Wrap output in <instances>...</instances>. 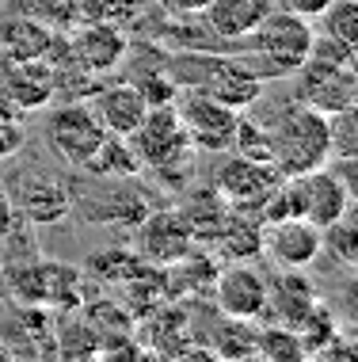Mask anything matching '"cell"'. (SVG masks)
Instances as JSON below:
<instances>
[{
    "label": "cell",
    "instance_id": "13",
    "mask_svg": "<svg viewBox=\"0 0 358 362\" xmlns=\"http://www.w3.org/2000/svg\"><path fill=\"white\" fill-rule=\"evenodd\" d=\"M8 199H12L16 214H23V221H31V225H54L73 210L69 187H61V183L46 172L16 175V183L8 187Z\"/></svg>",
    "mask_w": 358,
    "mask_h": 362
},
{
    "label": "cell",
    "instance_id": "32",
    "mask_svg": "<svg viewBox=\"0 0 358 362\" xmlns=\"http://www.w3.org/2000/svg\"><path fill=\"white\" fill-rule=\"evenodd\" d=\"M275 8H282V12H294V16H305V19H316L324 12L332 0H270Z\"/></svg>",
    "mask_w": 358,
    "mask_h": 362
},
{
    "label": "cell",
    "instance_id": "18",
    "mask_svg": "<svg viewBox=\"0 0 358 362\" xmlns=\"http://www.w3.org/2000/svg\"><path fill=\"white\" fill-rule=\"evenodd\" d=\"M92 111H95V119L103 122V130H107V134L130 138V134L138 130V122L145 119V111H149V107H145L141 92L130 81H114V84H107V88H100V92H95Z\"/></svg>",
    "mask_w": 358,
    "mask_h": 362
},
{
    "label": "cell",
    "instance_id": "7",
    "mask_svg": "<svg viewBox=\"0 0 358 362\" xmlns=\"http://www.w3.org/2000/svg\"><path fill=\"white\" fill-rule=\"evenodd\" d=\"M294 73H297V103L313 107L321 115L354 111V100H358L354 65H332V62L305 57Z\"/></svg>",
    "mask_w": 358,
    "mask_h": 362
},
{
    "label": "cell",
    "instance_id": "24",
    "mask_svg": "<svg viewBox=\"0 0 358 362\" xmlns=\"http://www.w3.org/2000/svg\"><path fill=\"white\" fill-rule=\"evenodd\" d=\"M76 23H114L126 27L141 12V0H69Z\"/></svg>",
    "mask_w": 358,
    "mask_h": 362
},
{
    "label": "cell",
    "instance_id": "17",
    "mask_svg": "<svg viewBox=\"0 0 358 362\" xmlns=\"http://www.w3.org/2000/svg\"><path fill=\"white\" fill-rule=\"evenodd\" d=\"M0 54L12 62H54L57 35L35 16H12L0 23Z\"/></svg>",
    "mask_w": 358,
    "mask_h": 362
},
{
    "label": "cell",
    "instance_id": "5",
    "mask_svg": "<svg viewBox=\"0 0 358 362\" xmlns=\"http://www.w3.org/2000/svg\"><path fill=\"white\" fill-rule=\"evenodd\" d=\"M282 191H286V210L294 218H305L309 225H316V229H328L343 214H351V183L332 164L290 175L282 183Z\"/></svg>",
    "mask_w": 358,
    "mask_h": 362
},
{
    "label": "cell",
    "instance_id": "27",
    "mask_svg": "<svg viewBox=\"0 0 358 362\" xmlns=\"http://www.w3.org/2000/svg\"><path fill=\"white\" fill-rule=\"evenodd\" d=\"M316 19L324 23V35L340 38V42L358 50V0H332Z\"/></svg>",
    "mask_w": 358,
    "mask_h": 362
},
{
    "label": "cell",
    "instance_id": "28",
    "mask_svg": "<svg viewBox=\"0 0 358 362\" xmlns=\"http://www.w3.org/2000/svg\"><path fill=\"white\" fill-rule=\"evenodd\" d=\"M321 244H328V252H332L343 267H354L358 263V233H354L351 214H343L340 221H332L328 229H321Z\"/></svg>",
    "mask_w": 358,
    "mask_h": 362
},
{
    "label": "cell",
    "instance_id": "8",
    "mask_svg": "<svg viewBox=\"0 0 358 362\" xmlns=\"http://www.w3.org/2000/svg\"><path fill=\"white\" fill-rule=\"evenodd\" d=\"M61 54L69 57L80 73L103 76L114 73L130 54V38L114 23H73L69 38H61Z\"/></svg>",
    "mask_w": 358,
    "mask_h": 362
},
{
    "label": "cell",
    "instance_id": "19",
    "mask_svg": "<svg viewBox=\"0 0 358 362\" xmlns=\"http://www.w3.org/2000/svg\"><path fill=\"white\" fill-rule=\"evenodd\" d=\"M221 252L225 263H248L263 256V221L248 210H233L229 206V218L221 221L217 237L210 240Z\"/></svg>",
    "mask_w": 358,
    "mask_h": 362
},
{
    "label": "cell",
    "instance_id": "15",
    "mask_svg": "<svg viewBox=\"0 0 358 362\" xmlns=\"http://www.w3.org/2000/svg\"><path fill=\"white\" fill-rule=\"evenodd\" d=\"M191 248H195V240H191L187 225L179 221L176 210H149L138 221V244H133V252H138L141 263L168 267L179 256H187Z\"/></svg>",
    "mask_w": 358,
    "mask_h": 362
},
{
    "label": "cell",
    "instance_id": "9",
    "mask_svg": "<svg viewBox=\"0 0 358 362\" xmlns=\"http://www.w3.org/2000/svg\"><path fill=\"white\" fill-rule=\"evenodd\" d=\"M107 138V130H103V122L95 119L92 103H61L50 111V119H46V141H50V149L61 156V160L76 164V168H84L88 164V156L100 149V141Z\"/></svg>",
    "mask_w": 358,
    "mask_h": 362
},
{
    "label": "cell",
    "instance_id": "2",
    "mask_svg": "<svg viewBox=\"0 0 358 362\" xmlns=\"http://www.w3.org/2000/svg\"><path fill=\"white\" fill-rule=\"evenodd\" d=\"M172 81L179 88H195V92H206L214 100L244 111L263 95V76L251 69L240 57H225L217 50H187L179 57H172Z\"/></svg>",
    "mask_w": 358,
    "mask_h": 362
},
{
    "label": "cell",
    "instance_id": "34",
    "mask_svg": "<svg viewBox=\"0 0 358 362\" xmlns=\"http://www.w3.org/2000/svg\"><path fill=\"white\" fill-rule=\"evenodd\" d=\"M19 221V214H16V206H12V199H8V191L0 187V237H4L8 229Z\"/></svg>",
    "mask_w": 358,
    "mask_h": 362
},
{
    "label": "cell",
    "instance_id": "20",
    "mask_svg": "<svg viewBox=\"0 0 358 362\" xmlns=\"http://www.w3.org/2000/svg\"><path fill=\"white\" fill-rule=\"evenodd\" d=\"M270 8H275L270 0H210V4L202 8V23H206L217 38L237 42V38H244Z\"/></svg>",
    "mask_w": 358,
    "mask_h": 362
},
{
    "label": "cell",
    "instance_id": "33",
    "mask_svg": "<svg viewBox=\"0 0 358 362\" xmlns=\"http://www.w3.org/2000/svg\"><path fill=\"white\" fill-rule=\"evenodd\" d=\"M168 16H179V19H198L202 8L210 4V0H157Z\"/></svg>",
    "mask_w": 358,
    "mask_h": 362
},
{
    "label": "cell",
    "instance_id": "10",
    "mask_svg": "<svg viewBox=\"0 0 358 362\" xmlns=\"http://www.w3.org/2000/svg\"><path fill=\"white\" fill-rule=\"evenodd\" d=\"M214 187L221 191V199L233 210H248L259 218V206L267 202V194H275L282 187V175L270 168L267 160H251V156L233 153L229 160H221Z\"/></svg>",
    "mask_w": 358,
    "mask_h": 362
},
{
    "label": "cell",
    "instance_id": "4",
    "mask_svg": "<svg viewBox=\"0 0 358 362\" xmlns=\"http://www.w3.org/2000/svg\"><path fill=\"white\" fill-rule=\"evenodd\" d=\"M138 153L141 168L157 172L160 183L168 187H187V175H191V141L187 130L179 122L176 103H164V107H149L145 119L138 122V130L126 138Z\"/></svg>",
    "mask_w": 358,
    "mask_h": 362
},
{
    "label": "cell",
    "instance_id": "3",
    "mask_svg": "<svg viewBox=\"0 0 358 362\" xmlns=\"http://www.w3.org/2000/svg\"><path fill=\"white\" fill-rule=\"evenodd\" d=\"M309 42H313V27L305 16L270 8L244 38H237L233 50L256 57L251 69L259 76H290L309 57Z\"/></svg>",
    "mask_w": 358,
    "mask_h": 362
},
{
    "label": "cell",
    "instance_id": "6",
    "mask_svg": "<svg viewBox=\"0 0 358 362\" xmlns=\"http://www.w3.org/2000/svg\"><path fill=\"white\" fill-rule=\"evenodd\" d=\"M176 111L179 122L187 130L191 149L202 153H233V138H237V122L240 111L229 103L214 100L206 92H195V88H183L176 95Z\"/></svg>",
    "mask_w": 358,
    "mask_h": 362
},
{
    "label": "cell",
    "instance_id": "25",
    "mask_svg": "<svg viewBox=\"0 0 358 362\" xmlns=\"http://www.w3.org/2000/svg\"><path fill=\"white\" fill-rule=\"evenodd\" d=\"M294 332H297V339H302V347H305V358H309V355L316 358L328 344H332V339H340V336H343L340 325H335V317H332V309L321 305V301H316V305L309 309V317H305Z\"/></svg>",
    "mask_w": 358,
    "mask_h": 362
},
{
    "label": "cell",
    "instance_id": "14",
    "mask_svg": "<svg viewBox=\"0 0 358 362\" xmlns=\"http://www.w3.org/2000/svg\"><path fill=\"white\" fill-rule=\"evenodd\" d=\"M57 92V76L46 62H12L0 54V103L12 111H35L46 107Z\"/></svg>",
    "mask_w": 358,
    "mask_h": 362
},
{
    "label": "cell",
    "instance_id": "16",
    "mask_svg": "<svg viewBox=\"0 0 358 362\" xmlns=\"http://www.w3.org/2000/svg\"><path fill=\"white\" fill-rule=\"evenodd\" d=\"M321 301L313 279L305 271H286L278 267V275L267 279V305H263V317L270 325H282V328H297L302 320L309 317V309Z\"/></svg>",
    "mask_w": 358,
    "mask_h": 362
},
{
    "label": "cell",
    "instance_id": "11",
    "mask_svg": "<svg viewBox=\"0 0 358 362\" xmlns=\"http://www.w3.org/2000/svg\"><path fill=\"white\" fill-rule=\"evenodd\" d=\"M214 301L225 317H240V320H263V305H267V275L256 263H229L217 267L214 279Z\"/></svg>",
    "mask_w": 358,
    "mask_h": 362
},
{
    "label": "cell",
    "instance_id": "31",
    "mask_svg": "<svg viewBox=\"0 0 358 362\" xmlns=\"http://www.w3.org/2000/svg\"><path fill=\"white\" fill-rule=\"evenodd\" d=\"M309 57H316V62H332V65H354V46H347V42H340V38H332V35H313Z\"/></svg>",
    "mask_w": 358,
    "mask_h": 362
},
{
    "label": "cell",
    "instance_id": "22",
    "mask_svg": "<svg viewBox=\"0 0 358 362\" xmlns=\"http://www.w3.org/2000/svg\"><path fill=\"white\" fill-rule=\"evenodd\" d=\"M84 172L100 175V180H133V175H141V160H138V153H133V145L126 138L107 134V138L100 141V149L88 156Z\"/></svg>",
    "mask_w": 358,
    "mask_h": 362
},
{
    "label": "cell",
    "instance_id": "30",
    "mask_svg": "<svg viewBox=\"0 0 358 362\" xmlns=\"http://www.w3.org/2000/svg\"><path fill=\"white\" fill-rule=\"evenodd\" d=\"M138 267H141V259H138V252H130V248L100 252V256L88 259V271H95V275H103V279H119V282H126Z\"/></svg>",
    "mask_w": 358,
    "mask_h": 362
},
{
    "label": "cell",
    "instance_id": "12",
    "mask_svg": "<svg viewBox=\"0 0 358 362\" xmlns=\"http://www.w3.org/2000/svg\"><path fill=\"white\" fill-rule=\"evenodd\" d=\"M321 229L309 225L305 218H275L263 225V252L275 267H286V271H305L309 263L321 256Z\"/></svg>",
    "mask_w": 358,
    "mask_h": 362
},
{
    "label": "cell",
    "instance_id": "26",
    "mask_svg": "<svg viewBox=\"0 0 358 362\" xmlns=\"http://www.w3.org/2000/svg\"><path fill=\"white\" fill-rule=\"evenodd\" d=\"M256 355H263L270 362H297V358H305V347L294 328H282V325H270L267 320L256 332Z\"/></svg>",
    "mask_w": 358,
    "mask_h": 362
},
{
    "label": "cell",
    "instance_id": "1",
    "mask_svg": "<svg viewBox=\"0 0 358 362\" xmlns=\"http://www.w3.org/2000/svg\"><path fill=\"white\" fill-rule=\"evenodd\" d=\"M267 164L282 180L332 164V126H328V115L313 111L305 103L282 107L267 126Z\"/></svg>",
    "mask_w": 358,
    "mask_h": 362
},
{
    "label": "cell",
    "instance_id": "21",
    "mask_svg": "<svg viewBox=\"0 0 358 362\" xmlns=\"http://www.w3.org/2000/svg\"><path fill=\"white\" fill-rule=\"evenodd\" d=\"M176 214H179V221L187 225L191 240H214L221 221L229 218V202L221 199L217 187H198L179 202Z\"/></svg>",
    "mask_w": 358,
    "mask_h": 362
},
{
    "label": "cell",
    "instance_id": "29",
    "mask_svg": "<svg viewBox=\"0 0 358 362\" xmlns=\"http://www.w3.org/2000/svg\"><path fill=\"white\" fill-rule=\"evenodd\" d=\"M130 84L141 92L145 107H164V103H176V95H179V84L172 81V73H160V69H149V73L133 76Z\"/></svg>",
    "mask_w": 358,
    "mask_h": 362
},
{
    "label": "cell",
    "instance_id": "23",
    "mask_svg": "<svg viewBox=\"0 0 358 362\" xmlns=\"http://www.w3.org/2000/svg\"><path fill=\"white\" fill-rule=\"evenodd\" d=\"M256 332L259 325L256 320H240V317H225L221 325L210 332V355H221V358H251L256 355Z\"/></svg>",
    "mask_w": 358,
    "mask_h": 362
}]
</instances>
